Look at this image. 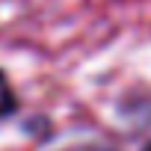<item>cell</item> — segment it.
Segmentation results:
<instances>
[{
	"mask_svg": "<svg viewBox=\"0 0 151 151\" xmlns=\"http://www.w3.org/2000/svg\"><path fill=\"white\" fill-rule=\"evenodd\" d=\"M15 110H18V98H15V92H12L9 80H6V74L0 71V119L12 116Z\"/></svg>",
	"mask_w": 151,
	"mask_h": 151,
	"instance_id": "cell-1",
	"label": "cell"
},
{
	"mask_svg": "<svg viewBox=\"0 0 151 151\" xmlns=\"http://www.w3.org/2000/svg\"><path fill=\"white\" fill-rule=\"evenodd\" d=\"M62 151H116V148H110V145H104V142H77V145L62 148Z\"/></svg>",
	"mask_w": 151,
	"mask_h": 151,
	"instance_id": "cell-2",
	"label": "cell"
},
{
	"mask_svg": "<svg viewBox=\"0 0 151 151\" xmlns=\"http://www.w3.org/2000/svg\"><path fill=\"white\" fill-rule=\"evenodd\" d=\"M145 151H151V142H148V145H145Z\"/></svg>",
	"mask_w": 151,
	"mask_h": 151,
	"instance_id": "cell-3",
	"label": "cell"
}]
</instances>
